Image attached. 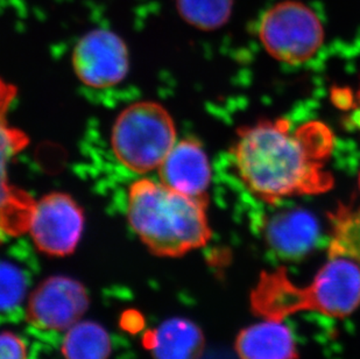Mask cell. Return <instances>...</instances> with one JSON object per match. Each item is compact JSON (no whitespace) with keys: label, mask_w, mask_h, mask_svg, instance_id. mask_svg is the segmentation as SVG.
<instances>
[{"label":"cell","mask_w":360,"mask_h":359,"mask_svg":"<svg viewBox=\"0 0 360 359\" xmlns=\"http://www.w3.org/2000/svg\"><path fill=\"white\" fill-rule=\"evenodd\" d=\"M359 187H360V175H359Z\"/></svg>","instance_id":"obj_23"},{"label":"cell","mask_w":360,"mask_h":359,"mask_svg":"<svg viewBox=\"0 0 360 359\" xmlns=\"http://www.w3.org/2000/svg\"><path fill=\"white\" fill-rule=\"evenodd\" d=\"M6 234V230H5V227H4L3 220H1V217H0V244L3 243L4 238H5Z\"/></svg>","instance_id":"obj_21"},{"label":"cell","mask_w":360,"mask_h":359,"mask_svg":"<svg viewBox=\"0 0 360 359\" xmlns=\"http://www.w3.org/2000/svg\"><path fill=\"white\" fill-rule=\"evenodd\" d=\"M335 137L322 122L292 130L285 119L243 127L233 147L236 168L248 189L262 200L319 195L333 189L326 170Z\"/></svg>","instance_id":"obj_1"},{"label":"cell","mask_w":360,"mask_h":359,"mask_svg":"<svg viewBox=\"0 0 360 359\" xmlns=\"http://www.w3.org/2000/svg\"><path fill=\"white\" fill-rule=\"evenodd\" d=\"M235 348L240 359L299 358L295 339L282 321L266 320L243 329Z\"/></svg>","instance_id":"obj_12"},{"label":"cell","mask_w":360,"mask_h":359,"mask_svg":"<svg viewBox=\"0 0 360 359\" xmlns=\"http://www.w3.org/2000/svg\"><path fill=\"white\" fill-rule=\"evenodd\" d=\"M333 237L329 248L330 257H347L360 265V208H337L330 215Z\"/></svg>","instance_id":"obj_15"},{"label":"cell","mask_w":360,"mask_h":359,"mask_svg":"<svg viewBox=\"0 0 360 359\" xmlns=\"http://www.w3.org/2000/svg\"><path fill=\"white\" fill-rule=\"evenodd\" d=\"M72 68L83 84L92 89H109L125 80L129 54L125 41L115 32L96 28L75 44Z\"/></svg>","instance_id":"obj_7"},{"label":"cell","mask_w":360,"mask_h":359,"mask_svg":"<svg viewBox=\"0 0 360 359\" xmlns=\"http://www.w3.org/2000/svg\"><path fill=\"white\" fill-rule=\"evenodd\" d=\"M358 99H359V106H360V90H359V92H358Z\"/></svg>","instance_id":"obj_22"},{"label":"cell","mask_w":360,"mask_h":359,"mask_svg":"<svg viewBox=\"0 0 360 359\" xmlns=\"http://www.w3.org/2000/svg\"><path fill=\"white\" fill-rule=\"evenodd\" d=\"M0 359H27L24 341L13 332H0Z\"/></svg>","instance_id":"obj_18"},{"label":"cell","mask_w":360,"mask_h":359,"mask_svg":"<svg viewBox=\"0 0 360 359\" xmlns=\"http://www.w3.org/2000/svg\"><path fill=\"white\" fill-rule=\"evenodd\" d=\"M259 37L272 58L300 65L316 54L324 42L320 18L306 4L285 0L271 7L262 19Z\"/></svg>","instance_id":"obj_5"},{"label":"cell","mask_w":360,"mask_h":359,"mask_svg":"<svg viewBox=\"0 0 360 359\" xmlns=\"http://www.w3.org/2000/svg\"><path fill=\"white\" fill-rule=\"evenodd\" d=\"M27 293V278L17 265L0 261V314L20 305Z\"/></svg>","instance_id":"obj_17"},{"label":"cell","mask_w":360,"mask_h":359,"mask_svg":"<svg viewBox=\"0 0 360 359\" xmlns=\"http://www.w3.org/2000/svg\"><path fill=\"white\" fill-rule=\"evenodd\" d=\"M235 0H176L177 12L200 31H216L231 18Z\"/></svg>","instance_id":"obj_16"},{"label":"cell","mask_w":360,"mask_h":359,"mask_svg":"<svg viewBox=\"0 0 360 359\" xmlns=\"http://www.w3.org/2000/svg\"><path fill=\"white\" fill-rule=\"evenodd\" d=\"M175 144L176 129L173 118L159 103H134L124 108L113 122V154L132 173L159 170Z\"/></svg>","instance_id":"obj_4"},{"label":"cell","mask_w":360,"mask_h":359,"mask_svg":"<svg viewBox=\"0 0 360 359\" xmlns=\"http://www.w3.org/2000/svg\"><path fill=\"white\" fill-rule=\"evenodd\" d=\"M27 145V137L0 117V217L7 234H22L28 231L35 201L24 190L11 184L7 170L11 160Z\"/></svg>","instance_id":"obj_9"},{"label":"cell","mask_w":360,"mask_h":359,"mask_svg":"<svg viewBox=\"0 0 360 359\" xmlns=\"http://www.w3.org/2000/svg\"><path fill=\"white\" fill-rule=\"evenodd\" d=\"M86 288L76 279L54 275L44 279L32 291L26 319L35 328L67 332L79 322L89 308Z\"/></svg>","instance_id":"obj_8"},{"label":"cell","mask_w":360,"mask_h":359,"mask_svg":"<svg viewBox=\"0 0 360 359\" xmlns=\"http://www.w3.org/2000/svg\"><path fill=\"white\" fill-rule=\"evenodd\" d=\"M319 236V222L303 209L274 215L265 227L266 243L283 260L297 261L307 257L316 246Z\"/></svg>","instance_id":"obj_11"},{"label":"cell","mask_w":360,"mask_h":359,"mask_svg":"<svg viewBox=\"0 0 360 359\" xmlns=\"http://www.w3.org/2000/svg\"><path fill=\"white\" fill-rule=\"evenodd\" d=\"M207 197L170 189L161 181L140 179L129 186L127 218L150 253L179 258L207 245L212 236Z\"/></svg>","instance_id":"obj_2"},{"label":"cell","mask_w":360,"mask_h":359,"mask_svg":"<svg viewBox=\"0 0 360 359\" xmlns=\"http://www.w3.org/2000/svg\"><path fill=\"white\" fill-rule=\"evenodd\" d=\"M15 88L0 80V117L6 115L7 110L15 97Z\"/></svg>","instance_id":"obj_19"},{"label":"cell","mask_w":360,"mask_h":359,"mask_svg":"<svg viewBox=\"0 0 360 359\" xmlns=\"http://www.w3.org/2000/svg\"><path fill=\"white\" fill-rule=\"evenodd\" d=\"M111 351L109 332L92 321H79L72 325L62 344L65 359H109Z\"/></svg>","instance_id":"obj_14"},{"label":"cell","mask_w":360,"mask_h":359,"mask_svg":"<svg viewBox=\"0 0 360 359\" xmlns=\"http://www.w3.org/2000/svg\"><path fill=\"white\" fill-rule=\"evenodd\" d=\"M204 343L200 327L181 317L167 320L145 336V346L154 359H200Z\"/></svg>","instance_id":"obj_13"},{"label":"cell","mask_w":360,"mask_h":359,"mask_svg":"<svg viewBox=\"0 0 360 359\" xmlns=\"http://www.w3.org/2000/svg\"><path fill=\"white\" fill-rule=\"evenodd\" d=\"M133 323H136V325H139L140 328H141L143 323V317L140 316L139 313H126V315L122 316V325H124V328L127 329L129 332H136V327L133 325Z\"/></svg>","instance_id":"obj_20"},{"label":"cell","mask_w":360,"mask_h":359,"mask_svg":"<svg viewBox=\"0 0 360 359\" xmlns=\"http://www.w3.org/2000/svg\"><path fill=\"white\" fill-rule=\"evenodd\" d=\"M359 306L360 265L347 257H330L313 282L303 287L292 284L285 268L262 272L251 291L252 312L271 321L306 310L344 319Z\"/></svg>","instance_id":"obj_3"},{"label":"cell","mask_w":360,"mask_h":359,"mask_svg":"<svg viewBox=\"0 0 360 359\" xmlns=\"http://www.w3.org/2000/svg\"><path fill=\"white\" fill-rule=\"evenodd\" d=\"M84 229L83 209L70 195L51 193L35 202L28 232L35 246L51 257L74 253Z\"/></svg>","instance_id":"obj_6"},{"label":"cell","mask_w":360,"mask_h":359,"mask_svg":"<svg viewBox=\"0 0 360 359\" xmlns=\"http://www.w3.org/2000/svg\"><path fill=\"white\" fill-rule=\"evenodd\" d=\"M159 177L170 189L188 196L207 197L211 168L207 153L198 141H176L159 167Z\"/></svg>","instance_id":"obj_10"}]
</instances>
